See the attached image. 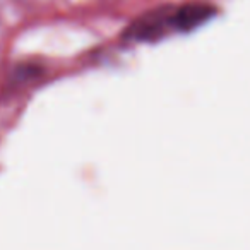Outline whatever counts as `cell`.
<instances>
[{"label": "cell", "mask_w": 250, "mask_h": 250, "mask_svg": "<svg viewBox=\"0 0 250 250\" xmlns=\"http://www.w3.org/2000/svg\"><path fill=\"white\" fill-rule=\"evenodd\" d=\"M173 29V19L171 14H163V12H154L147 18L141 19L134 26V35L139 40H156L163 36L167 31Z\"/></svg>", "instance_id": "obj_2"}, {"label": "cell", "mask_w": 250, "mask_h": 250, "mask_svg": "<svg viewBox=\"0 0 250 250\" xmlns=\"http://www.w3.org/2000/svg\"><path fill=\"white\" fill-rule=\"evenodd\" d=\"M212 16V7L202 4H190L180 7L171 12L173 19V29L178 31H190V29L201 26Z\"/></svg>", "instance_id": "obj_1"}]
</instances>
